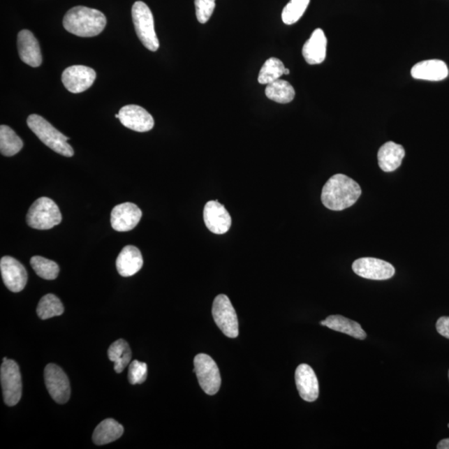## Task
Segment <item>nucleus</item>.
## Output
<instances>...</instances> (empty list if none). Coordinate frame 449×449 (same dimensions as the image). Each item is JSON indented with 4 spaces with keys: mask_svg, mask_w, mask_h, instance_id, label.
<instances>
[{
    "mask_svg": "<svg viewBox=\"0 0 449 449\" xmlns=\"http://www.w3.org/2000/svg\"><path fill=\"white\" fill-rule=\"evenodd\" d=\"M437 448L438 449H449V439H442L441 441H440L438 443Z\"/></svg>",
    "mask_w": 449,
    "mask_h": 449,
    "instance_id": "nucleus-34",
    "label": "nucleus"
},
{
    "mask_svg": "<svg viewBox=\"0 0 449 449\" xmlns=\"http://www.w3.org/2000/svg\"><path fill=\"white\" fill-rule=\"evenodd\" d=\"M27 124L39 140L45 143L50 149L67 158H71L73 156V147L68 143L69 138L64 136L43 117L37 115H30L28 117Z\"/></svg>",
    "mask_w": 449,
    "mask_h": 449,
    "instance_id": "nucleus-3",
    "label": "nucleus"
},
{
    "mask_svg": "<svg viewBox=\"0 0 449 449\" xmlns=\"http://www.w3.org/2000/svg\"><path fill=\"white\" fill-rule=\"evenodd\" d=\"M96 76L97 74L93 68L84 65H74L65 69L62 74V82L71 93L80 94L93 85Z\"/></svg>",
    "mask_w": 449,
    "mask_h": 449,
    "instance_id": "nucleus-11",
    "label": "nucleus"
},
{
    "mask_svg": "<svg viewBox=\"0 0 449 449\" xmlns=\"http://www.w3.org/2000/svg\"><path fill=\"white\" fill-rule=\"evenodd\" d=\"M194 372L199 385L208 395H214L220 390L221 378L216 362L206 354H199L194 359Z\"/></svg>",
    "mask_w": 449,
    "mask_h": 449,
    "instance_id": "nucleus-6",
    "label": "nucleus"
},
{
    "mask_svg": "<svg viewBox=\"0 0 449 449\" xmlns=\"http://www.w3.org/2000/svg\"><path fill=\"white\" fill-rule=\"evenodd\" d=\"M360 196L358 183L344 174H337L325 183L322 189L321 200L330 210L342 211L352 207Z\"/></svg>",
    "mask_w": 449,
    "mask_h": 449,
    "instance_id": "nucleus-1",
    "label": "nucleus"
},
{
    "mask_svg": "<svg viewBox=\"0 0 449 449\" xmlns=\"http://www.w3.org/2000/svg\"><path fill=\"white\" fill-rule=\"evenodd\" d=\"M196 15L200 24L210 20L216 7V0H195Z\"/></svg>",
    "mask_w": 449,
    "mask_h": 449,
    "instance_id": "nucleus-32",
    "label": "nucleus"
},
{
    "mask_svg": "<svg viewBox=\"0 0 449 449\" xmlns=\"http://www.w3.org/2000/svg\"><path fill=\"white\" fill-rule=\"evenodd\" d=\"M121 124L126 128L138 133H145L154 128V119L146 109L138 105H126L119 112Z\"/></svg>",
    "mask_w": 449,
    "mask_h": 449,
    "instance_id": "nucleus-13",
    "label": "nucleus"
},
{
    "mask_svg": "<svg viewBox=\"0 0 449 449\" xmlns=\"http://www.w3.org/2000/svg\"><path fill=\"white\" fill-rule=\"evenodd\" d=\"M23 147V141L14 130L6 125L0 126V152L2 155L15 156L19 154Z\"/></svg>",
    "mask_w": 449,
    "mask_h": 449,
    "instance_id": "nucleus-26",
    "label": "nucleus"
},
{
    "mask_svg": "<svg viewBox=\"0 0 449 449\" xmlns=\"http://www.w3.org/2000/svg\"><path fill=\"white\" fill-rule=\"evenodd\" d=\"M448 378H449V371H448Z\"/></svg>",
    "mask_w": 449,
    "mask_h": 449,
    "instance_id": "nucleus-37",
    "label": "nucleus"
},
{
    "mask_svg": "<svg viewBox=\"0 0 449 449\" xmlns=\"http://www.w3.org/2000/svg\"><path fill=\"white\" fill-rule=\"evenodd\" d=\"M405 156L403 146L394 142H388L379 148L378 162L383 172H391L400 167Z\"/></svg>",
    "mask_w": 449,
    "mask_h": 449,
    "instance_id": "nucleus-21",
    "label": "nucleus"
},
{
    "mask_svg": "<svg viewBox=\"0 0 449 449\" xmlns=\"http://www.w3.org/2000/svg\"><path fill=\"white\" fill-rule=\"evenodd\" d=\"M212 316L216 324L226 337L237 338L239 335V325L237 313L226 295H217L213 302Z\"/></svg>",
    "mask_w": 449,
    "mask_h": 449,
    "instance_id": "nucleus-8",
    "label": "nucleus"
},
{
    "mask_svg": "<svg viewBox=\"0 0 449 449\" xmlns=\"http://www.w3.org/2000/svg\"><path fill=\"white\" fill-rule=\"evenodd\" d=\"M142 216L137 205L125 203L117 205L111 213L112 228L119 233L130 232L139 223Z\"/></svg>",
    "mask_w": 449,
    "mask_h": 449,
    "instance_id": "nucleus-14",
    "label": "nucleus"
},
{
    "mask_svg": "<svg viewBox=\"0 0 449 449\" xmlns=\"http://www.w3.org/2000/svg\"><path fill=\"white\" fill-rule=\"evenodd\" d=\"M285 68L284 64L280 59L277 58L267 59L259 73V84L268 85L280 80V78L284 74Z\"/></svg>",
    "mask_w": 449,
    "mask_h": 449,
    "instance_id": "nucleus-28",
    "label": "nucleus"
},
{
    "mask_svg": "<svg viewBox=\"0 0 449 449\" xmlns=\"http://www.w3.org/2000/svg\"><path fill=\"white\" fill-rule=\"evenodd\" d=\"M290 73V71L288 68H285L284 74L285 75H288V74Z\"/></svg>",
    "mask_w": 449,
    "mask_h": 449,
    "instance_id": "nucleus-35",
    "label": "nucleus"
},
{
    "mask_svg": "<svg viewBox=\"0 0 449 449\" xmlns=\"http://www.w3.org/2000/svg\"><path fill=\"white\" fill-rule=\"evenodd\" d=\"M18 50L20 59L24 64L33 68L41 66L43 61L41 47L29 30H21L19 33Z\"/></svg>",
    "mask_w": 449,
    "mask_h": 449,
    "instance_id": "nucleus-17",
    "label": "nucleus"
},
{
    "mask_svg": "<svg viewBox=\"0 0 449 449\" xmlns=\"http://www.w3.org/2000/svg\"><path fill=\"white\" fill-rule=\"evenodd\" d=\"M108 355L109 360L115 363V370L117 374L123 372L132 359V351L128 343L122 339L111 344Z\"/></svg>",
    "mask_w": 449,
    "mask_h": 449,
    "instance_id": "nucleus-24",
    "label": "nucleus"
},
{
    "mask_svg": "<svg viewBox=\"0 0 449 449\" xmlns=\"http://www.w3.org/2000/svg\"><path fill=\"white\" fill-rule=\"evenodd\" d=\"M295 383L300 397L307 402H314L319 397V382L311 366L300 365L295 370Z\"/></svg>",
    "mask_w": 449,
    "mask_h": 449,
    "instance_id": "nucleus-16",
    "label": "nucleus"
},
{
    "mask_svg": "<svg viewBox=\"0 0 449 449\" xmlns=\"http://www.w3.org/2000/svg\"><path fill=\"white\" fill-rule=\"evenodd\" d=\"M414 80L442 81L448 75L447 64L442 60L430 59L418 63L411 69Z\"/></svg>",
    "mask_w": 449,
    "mask_h": 449,
    "instance_id": "nucleus-18",
    "label": "nucleus"
},
{
    "mask_svg": "<svg viewBox=\"0 0 449 449\" xmlns=\"http://www.w3.org/2000/svg\"><path fill=\"white\" fill-rule=\"evenodd\" d=\"M64 307L61 300L53 294H47L41 298L37 307V314L42 320L50 319L63 315Z\"/></svg>",
    "mask_w": 449,
    "mask_h": 449,
    "instance_id": "nucleus-27",
    "label": "nucleus"
},
{
    "mask_svg": "<svg viewBox=\"0 0 449 449\" xmlns=\"http://www.w3.org/2000/svg\"><path fill=\"white\" fill-rule=\"evenodd\" d=\"M26 221L30 228L50 230L60 224L62 215L57 204L49 198H41L29 209Z\"/></svg>",
    "mask_w": 449,
    "mask_h": 449,
    "instance_id": "nucleus-4",
    "label": "nucleus"
},
{
    "mask_svg": "<svg viewBox=\"0 0 449 449\" xmlns=\"http://www.w3.org/2000/svg\"><path fill=\"white\" fill-rule=\"evenodd\" d=\"M143 265L142 253L138 248L126 246L120 252L116 260V267L120 276L129 277L137 274Z\"/></svg>",
    "mask_w": 449,
    "mask_h": 449,
    "instance_id": "nucleus-20",
    "label": "nucleus"
},
{
    "mask_svg": "<svg viewBox=\"0 0 449 449\" xmlns=\"http://www.w3.org/2000/svg\"><path fill=\"white\" fill-rule=\"evenodd\" d=\"M203 217L207 228L214 234H225L232 226V217L223 205L217 200H210L206 204Z\"/></svg>",
    "mask_w": 449,
    "mask_h": 449,
    "instance_id": "nucleus-15",
    "label": "nucleus"
},
{
    "mask_svg": "<svg viewBox=\"0 0 449 449\" xmlns=\"http://www.w3.org/2000/svg\"><path fill=\"white\" fill-rule=\"evenodd\" d=\"M321 325L360 341L367 337V334L359 323L342 316H330L325 320L321 321Z\"/></svg>",
    "mask_w": 449,
    "mask_h": 449,
    "instance_id": "nucleus-22",
    "label": "nucleus"
},
{
    "mask_svg": "<svg viewBox=\"0 0 449 449\" xmlns=\"http://www.w3.org/2000/svg\"><path fill=\"white\" fill-rule=\"evenodd\" d=\"M7 360H8V359L6 358H6H3V362H6V361H7Z\"/></svg>",
    "mask_w": 449,
    "mask_h": 449,
    "instance_id": "nucleus-36",
    "label": "nucleus"
},
{
    "mask_svg": "<svg viewBox=\"0 0 449 449\" xmlns=\"http://www.w3.org/2000/svg\"><path fill=\"white\" fill-rule=\"evenodd\" d=\"M45 381L47 390L55 402H68L71 395V383L66 374L59 366L47 365L45 369Z\"/></svg>",
    "mask_w": 449,
    "mask_h": 449,
    "instance_id": "nucleus-9",
    "label": "nucleus"
},
{
    "mask_svg": "<svg viewBox=\"0 0 449 449\" xmlns=\"http://www.w3.org/2000/svg\"><path fill=\"white\" fill-rule=\"evenodd\" d=\"M311 0H290L283 8L281 18L284 24L291 25L298 22L306 12Z\"/></svg>",
    "mask_w": 449,
    "mask_h": 449,
    "instance_id": "nucleus-30",
    "label": "nucleus"
},
{
    "mask_svg": "<svg viewBox=\"0 0 449 449\" xmlns=\"http://www.w3.org/2000/svg\"><path fill=\"white\" fill-rule=\"evenodd\" d=\"M132 16L135 30L142 45L148 50H158L159 41L156 37L154 15L149 7L142 1L135 3L132 8Z\"/></svg>",
    "mask_w": 449,
    "mask_h": 449,
    "instance_id": "nucleus-5",
    "label": "nucleus"
},
{
    "mask_svg": "<svg viewBox=\"0 0 449 449\" xmlns=\"http://www.w3.org/2000/svg\"><path fill=\"white\" fill-rule=\"evenodd\" d=\"M0 381L4 402L8 406H15L22 397V378L18 364L13 360L3 362L0 369Z\"/></svg>",
    "mask_w": 449,
    "mask_h": 449,
    "instance_id": "nucleus-7",
    "label": "nucleus"
},
{
    "mask_svg": "<svg viewBox=\"0 0 449 449\" xmlns=\"http://www.w3.org/2000/svg\"><path fill=\"white\" fill-rule=\"evenodd\" d=\"M352 269L359 277L374 281L388 280L395 276V269L385 260L371 257L356 260Z\"/></svg>",
    "mask_w": 449,
    "mask_h": 449,
    "instance_id": "nucleus-10",
    "label": "nucleus"
},
{
    "mask_svg": "<svg viewBox=\"0 0 449 449\" xmlns=\"http://www.w3.org/2000/svg\"><path fill=\"white\" fill-rule=\"evenodd\" d=\"M448 428H449V424L448 425Z\"/></svg>",
    "mask_w": 449,
    "mask_h": 449,
    "instance_id": "nucleus-38",
    "label": "nucleus"
},
{
    "mask_svg": "<svg viewBox=\"0 0 449 449\" xmlns=\"http://www.w3.org/2000/svg\"><path fill=\"white\" fill-rule=\"evenodd\" d=\"M327 38L321 29H316L311 38L304 43L302 54L307 64L311 65L323 63L326 58Z\"/></svg>",
    "mask_w": 449,
    "mask_h": 449,
    "instance_id": "nucleus-19",
    "label": "nucleus"
},
{
    "mask_svg": "<svg viewBox=\"0 0 449 449\" xmlns=\"http://www.w3.org/2000/svg\"><path fill=\"white\" fill-rule=\"evenodd\" d=\"M0 270L4 285L8 290L18 293L24 289L28 281V273L19 260L11 256H3L0 260Z\"/></svg>",
    "mask_w": 449,
    "mask_h": 449,
    "instance_id": "nucleus-12",
    "label": "nucleus"
},
{
    "mask_svg": "<svg viewBox=\"0 0 449 449\" xmlns=\"http://www.w3.org/2000/svg\"><path fill=\"white\" fill-rule=\"evenodd\" d=\"M265 95L274 102L285 104L293 101L295 91L289 82L278 80L267 86Z\"/></svg>",
    "mask_w": 449,
    "mask_h": 449,
    "instance_id": "nucleus-25",
    "label": "nucleus"
},
{
    "mask_svg": "<svg viewBox=\"0 0 449 449\" xmlns=\"http://www.w3.org/2000/svg\"><path fill=\"white\" fill-rule=\"evenodd\" d=\"M436 328H437L439 334L449 339V317L443 316L439 318L437 324H436Z\"/></svg>",
    "mask_w": 449,
    "mask_h": 449,
    "instance_id": "nucleus-33",
    "label": "nucleus"
},
{
    "mask_svg": "<svg viewBox=\"0 0 449 449\" xmlns=\"http://www.w3.org/2000/svg\"><path fill=\"white\" fill-rule=\"evenodd\" d=\"M105 15L94 8L77 6L71 8L65 15L63 24L68 32L78 37H94L105 29Z\"/></svg>",
    "mask_w": 449,
    "mask_h": 449,
    "instance_id": "nucleus-2",
    "label": "nucleus"
},
{
    "mask_svg": "<svg viewBox=\"0 0 449 449\" xmlns=\"http://www.w3.org/2000/svg\"><path fill=\"white\" fill-rule=\"evenodd\" d=\"M30 265L38 276L45 280H55L59 276V265L53 260L45 258V257L33 256L30 260Z\"/></svg>",
    "mask_w": 449,
    "mask_h": 449,
    "instance_id": "nucleus-29",
    "label": "nucleus"
},
{
    "mask_svg": "<svg viewBox=\"0 0 449 449\" xmlns=\"http://www.w3.org/2000/svg\"><path fill=\"white\" fill-rule=\"evenodd\" d=\"M124 426L119 422L112 418H107L100 422L95 429L93 434L94 443L97 446H104L115 442L124 434Z\"/></svg>",
    "mask_w": 449,
    "mask_h": 449,
    "instance_id": "nucleus-23",
    "label": "nucleus"
},
{
    "mask_svg": "<svg viewBox=\"0 0 449 449\" xmlns=\"http://www.w3.org/2000/svg\"><path fill=\"white\" fill-rule=\"evenodd\" d=\"M147 377V365L146 363L134 360L129 365L128 381L131 385H141Z\"/></svg>",
    "mask_w": 449,
    "mask_h": 449,
    "instance_id": "nucleus-31",
    "label": "nucleus"
}]
</instances>
